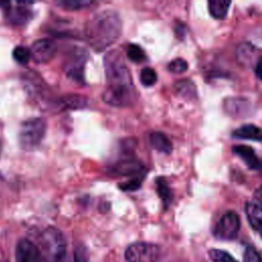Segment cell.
<instances>
[{"label":"cell","instance_id":"cell-1","mask_svg":"<svg viewBox=\"0 0 262 262\" xmlns=\"http://www.w3.org/2000/svg\"><path fill=\"white\" fill-rule=\"evenodd\" d=\"M104 69L107 86L102 93L103 101L113 106L130 105L135 98V88L121 53L108 52L104 57Z\"/></svg>","mask_w":262,"mask_h":262},{"label":"cell","instance_id":"cell-2","mask_svg":"<svg viewBox=\"0 0 262 262\" xmlns=\"http://www.w3.org/2000/svg\"><path fill=\"white\" fill-rule=\"evenodd\" d=\"M122 21L114 10H103L94 14L86 25V38L91 47L101 51L110 47L121 35Z\"/></svg>","mask_w":262,"mask_h":262},{"label":"cell","instance_id":"cell-3","mask_svg":"<svg viewBox=\"0 0 262 262\" xmlns=\"http://www.w3.org/2000/svg\"><path fill=\"white\" fill-rule=\"evenodd\" d=\"M41 252L48 262H58L66 254V241L62 233L55 227H47L40 236Z\"/></svg>","mask_w":262,"mask_h":262},{"label":"cell","instance_id":"cell-4","mask_svg":"<svg viewBox=\"0 0 262 262\" xmlns=\"http://www.w3.org/2000/svg\"><path fill=\"white\" fill-rule=\"evenodd\" d=\"M46 132V123L41 118H31L23 122L19 128L18 140L24 149L32 150L40 145Z\"/></svg>","mask_w":262,"mask_h":262},{"label":"cell","instance_id":"cell-5","mask_svg":"<svg viewBox=\"0 0 262 262\" xmlns=\"http://www.w3.org/2000/svg\"><path fill=\"white\" fill-rule=\"evenodd\" d=\"M160 254L158 246L149 243L131 244L125 251V258L128 262H156Z\"/></svg>","mask_w":262,"mask_h":262},{"label":"cell","instance_id":"cell-6","mask_svg":"<svg viewBox=\"0 0 262 262\" xmlns=\"http://www.w3.org/2000/svg\"><path fill=\"white\" fill-rule=\"evenodd\" d=\"M239 226L241 221L238 215L233 211H229L221 216L214 227L213 233L219 239L230 241L237 235Z\"/></svg>","mask_w":262,"mask_h":262},{"label":"cell","instance_id":"cell-7","mask_svg":"<svg viewBox=\"0 0 262 262\" xmlns=\"http://www.w3.org/2000/svg\"><path fill=\"white\" fill-rule=\"evenodd\" d=\"M16 262H45L41 250L27 238L20 239L15 248Z\"/></svg>","mask_w":262,"mask_h":262},{"label":"cell","instance_id":"cell-8","mask_svg":"<svg viewBox=\"0 0 262 262\" xmlns=\"http://www.w3.org/2000/svg\"><path fill=\"white\" fill-rule=\"evenodd\" d=\"M57 46L53 40L40 39L33 43L31 47L32 58L37 63H45L51 60L56 54Z\"/></svg>","mask_w":262,"mask_h":262},{"label":"cell","instance_id":"cell-9","mask_svg":"<svg viewBox=\"0 0 262 262\" xmlns=\"http://www.w3.org/2000/svg\"><path fill=\"white\" fill-rule=\"evenodd\" d=\"M87 54L84 50H81L78 48L74 54H72L66 63V71L68 73V76L77 80L82 81L83 80V70H84V63L86 61Z\"/></svg>","mask_w":262,"mask_h":262},{"label":"cell","instance_id":"cell-10","mask_svg":"<svg viewBox=\"0 0 262 262\" xmlns=\"http://www.w3.org/2000/svg\"><path fill=\"white\" fill-rule=\"evenodd\" d=\"M28 2H16L15 6H9L6 10V17L9 23L13 25H25L32 16V11Z\"/></svg>","mask_w":262,"mask_h":262},{"label":"cell","instance_id":"cell-11","mask_svg":"<svg viewBox=\"0 0 262 262\" xmlns=\"http://www.w3.org/2000/svg\"><path fill=\"white\" fill-rule=\"evenodd\" d=\"M223 107L225 112L233 117H246L251 113V103L244 98H227L224 100Z\"/></svg>","mask_w":262,"mask_h":262},{"label":"cell","instance_id":"cell-12","mask_svg":"<svg viewBox=\"0 0 262 262\" xmlns=\"http://www.w3.org/2000/svg\"><path fill=\"white\" fill-rule=\"evenodd\" d=\"M232 151L239 157L250 169H260L261 162L252 147L247 145H234L232 147Z\"/></svg>","mask_w":262,"mask_h":262},{"label":"cell","instance_id":"cell-13","mask_svg":"<svg viewBox=\"0 0 262 262\" xmlns=\"http://www.w3.org/2000/svg\"><path fill=\"white\" fill-rule=\"evenodd\" d=\"M245 212L251 226L262 236V207L248 202L245 206Z\"/></svg>","mask_w":262,"mask_h":262},{"label":"cell","instance_id":"cell-14","mask_svg":"<svg viewBox=\"0 0 262 262\" xmlns=\"http://www.w3.org/2000/svg\"><path fill=\"white\" fill-rule=\"evenodd\" d=\"M232 136L238 139L262 141V129L253 124H246L235 129L232 132Z\"/></svg>","mask_w":262,"mask_h":262},{"label":"cell","instance_id":"cell-15","mask_svg":"<svg viewBox=\"0 0 262 262\" xmlns=\"http://www.w3.org/2000/svg\"><path fill=\"white\" fill-rule=\"evenodd\" d=\"M175 92L186 100H193L196 97V87L194 83L188 79H182L175 83Z\"/></svg>","mask_w":262,"mask_h":262},{"label":"cell","instance_id":"cell-16","mask_svg":"<svg viewBox=\"0 0 262 262\" xmlns=\"http://www.w3.org/2000/svg\"><path fill=\"white\" fill-rule=\"evenodd\" d=\"M113 171L118 175H137L143 172V167L135 160H125L118 163Z\"/></svg>","mask_w":262,"mask_h":262},{"label":"cell","instance_id":"cell-17","mask_svg":"<svg viewBox=\"0 0 262 262\" xmlns=\"http://www.w3.org/2000/svg\"><path fill=\"white\" fill-rule=\"evenodd\" d=\"M149 140L151 145L154 146L155 149H157L160 152L169 155L172 151V143L171 141L168 139V137L162 133V132H152L149 135Z\"/></svg>","mask_w":262,"mask_h":262},{"label":"cell","instance_id":"cell-18","mask_svg":"<svg viewBox=\"0 0 262 262\" xmlns=\"http://www.w3.org/2000/svg\"><path fill=\"white\" fill-rule=\"evenodd\" d=\"M229 6H230V1H222V0L209 1L210 14L217 19L223 18L227 14Z\"/></svg>","mask_w":262,"mask_h":262},{"label":"cell","instance_id":"cell-19","mask_svg":"<svg viewBox=\"0 0 262 262\" xmlns=\"http://www.w3.org/2000/svg\"><path fill=\"white\" fill-rule=\"evenodd\" d=\"M255 47L250 43H242L238 45L236 49V56L241 63L249 64L253 60V56L255 55Z\"/></svg>","mask_w":262,"mask_h":262},{"label":"cell","instance_id":"cell-20","mask_svg":"<svg viewBox=\"0 0 262 262\" xmlns=\"http://www.w3.org/2000/svg\"><path fill=\"white\" fill-rule=\"evenodd\" d=\"M156 186H157V192L161 200L163 201L165 206H168L169 203L172 200V191L170 189V186L165 178L159 177L156 180Z\"/></svg>","mask_w":262,"mask_h":262},{"label":"cell","instance_id":"cell-21","mask_svg":"<svg viewBox=\"0 0 262 262\" xmlns=\"http://www.w3.org/2000/svg\"><path fill=\"white\" fill-rule=\"evenodd\" d=\"M13 58L20 64H27L32 58L31 49L26 46H16L12 51Z\"/></svg>","mask_w":262,"mask_h":262},{"label":"cell","instance_id":"cell-22","mask_svg":"<svg viewBox=\"0 0 262 262\" xmlns=\"http://www.w3.org/2000/svg\"><path fill=\"white\" fill-rule=\"evenodd\" d=\"M209 257L213 262H238L229 253L219 249H211L209 251Z\"/></svg>","mask_w":262,"mask_h":262},{"label":"cell","instance_id":"cell-23","mask_svg":"<svg viewBox=\"0 0 262 262\" xmlns=\"http://www.w3.org/2000/svg\"><path fill=\"white\" fill-rule=\"evenodd\" d=\"M127 56L133 62H141L145 60V53L143 49L136 44H130L128 46Z\"/></svg>","mask_w":262,"mask_h":262},{"label":"cell","instance_id":"cell-24","mask_svg":"<svg viewBox=\"0 0 262 262\" xmlns=\"http://www.w3.org/2000/svg\"><path fill=\"white\" fill-rule=\"evenodd\" d=\"M63 105L70 108H79L84 107L87 103V100L85 97L80 95H68L67 97L62 98Z\"/></svg>","mask_w":262,"mask_h":262},{"label":"cell","instance_id":"cell-25","mask_svg":"<svg viewBox=\"0 0 262 262\" xmlns=\"http://www.w3.org/2000/svg\"><path fill=\"white\" fill-rule=\"evenodd\" d=\"M157 73L154 69L151 68H143L140 72V82L144 86H151L157 82Z\"/></svg>","mask_w":262,"mask_h":262},{"label":"cell","instance_id":"cell-26","mask_svg":"<svg viewBox=\"0 0 262 262\" xmlns=\"http://www.w3.org/2000/svg\"><path fill=\"white\" fill-rule=\"evenodd\" d=\"M58 5L62 6L67 9H82L92 4L91 1H84V0H67V1H59L56 2Z\"/></svg>","mask_w":262,"mask_h":262},{"label":"cell","instance_id":"cell-27","mask_svg":"<svg viewBox=\"0 0 262 262\" xmlns=\"http://www.w3.org/2000/svg\"><path fill=\"white\" fill-rule=\"evenodd\" d=\"M188 68V64L186 62L185 59L181 58V57H178V58H175L173 59L169 66H168V69L170 72L174 73V74H181V73H184Z\"/></svg>","mask_w":262,"mask_h":262},{"label":"cell","instance_id":"cell-28","mask_svg":"<svg viewBox=\"0 0 262 262\" xmlns=\"http://www.w3.org/2000/svg\"><path fill=\"white\" fill-rule=\"evenodd\" d=\"M244 262H262V258L254 248L247 247L244 253Z\"/></svg>","mask_w":262,"mask_h":262},{"label":"cell","instance_id":"cell-29","mask_svg":"<svg viewBox=\"0 0 262 262\" xmlns=\"http://www.w3.org/2000/svg\"><path fill=\"white\" fill-rule=\"evenodd\" d=\"M141 185V178H135V179H131L127 182L121 183L120 184V188L122 190H136L140 187Z\"/></svg>","mask_w":262,"mask_h":262},{"label":"cell","instance_id":"cell-30","mask_svg":"<svg viewBox=\"0 0 262 262\" xmlns=\"http://www.w3.org/2000/svg\"><path fill=\"white\" fill-rule=\"evenodd\" d=\"M75 262H89L88 256H87V252L85 250V248L83 247H79L77 248V250L75 251Z\"/></svg>","mask_w":262,"mask_h":262},{"label":"cell","instance_id":"cell-31","mask_svg":"<svg viewBox=\"0 0 262 262\" xmlns=\"http://www.w3.org/2000/svg\"><path fill=\"white\" fill-rule=\"evenodd\" d=\"M255 75L258 79L262 80V57H260L255 66Z\"/></svg>","mask_w":262,"mask_h":262},{"label":"cell","instance_id":"cell-32","mask_svg":"<svg viewBox=\"0 0 262 262\" xmlns=\"http://www.w3.org/2000/svg\"><path fill=\"white\" fill-rule=\"evenodd\" d=\"M58 262H69V259H68V257H64L63 259H61V260L58 261Z\"/></svg>","mask_w":262,"mask_h":262},{"label":"cell","instance_id":"cell-33","mask_svg":"<svg viewBox=\"0 0 262 262\" xmlns=\"http://www.w3.org/2000/svg\"><path fill=\"white\" fill-rule=\"evenodd\" d=\"M259 170H260V172H261V175H262V164H261V167H260V169H259Z\"/></svg>","mask_w":262,"mask_h":262},{"label":"cell","instance_id":"cell-34","mask_svg":"<svg viewBox=\"0 0 262 262\" xmlns=\"http://www.w3.org/2000/svg\"><path fill=\"white\" fill-rule=\"evenodd\" d=\"M0 151H1V144H0Z\"/></svg>","mask_w":262,"mask_h":262},{"label":"cell","instance_id":"cell-35","mask_svg":"<svg viewBox=\"0 0 262 262\" xmlns=\"http://www.w3.org/2000/svg\"><path fill=\"white\" fill-rule=\"evenodd\" d=\"M261 237H262V236H261Z\"/></svg>","mask_w":262,"mask_h":262}]
</instances>
